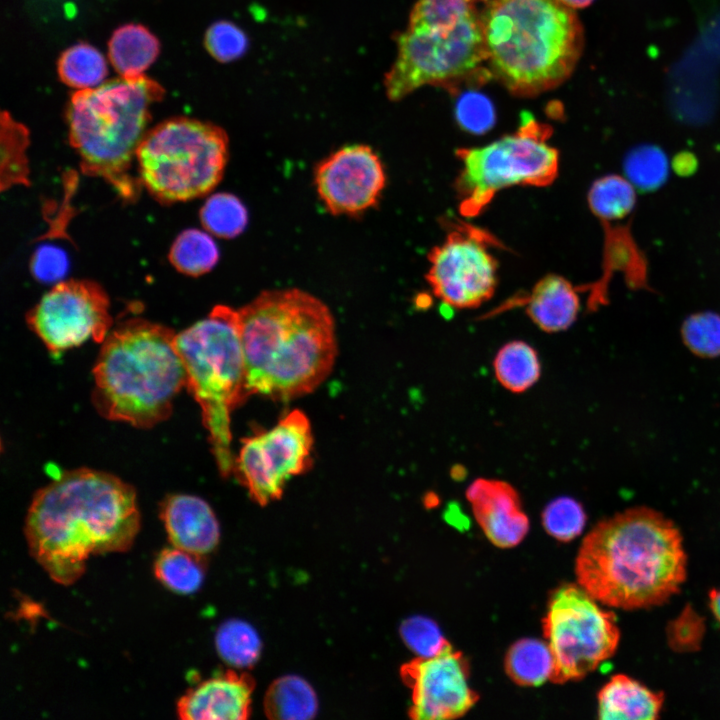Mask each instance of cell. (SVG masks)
<instances>
[{"label":"cell","instance_id":"cell-10","mask_svg":"<svg viewBox=\"0 0 720 720\" xmlns=\"http://www.w3.org/2000/svg\"><path fill=\"white\" fill-rule=\"evenodd\" d=\"M396 42L397 58L384 80L387 96L393 101L424 85L451 89L492 77L484 66L487 51L482 14L453 28H407Z\"/></svg>","mask_w":720,"mask_h":720},{"label":"cell","instance_id":"cell-38","mask_svg":"<svg viewBox=\"0 0 720 720\" xmlns=\"http://www.w3.org/2000/svg\"><path fill=\"white\" fill-rule=\"evenodd\" d=\"M400 634L408 648L419 657L437 654L447 641L437 624L423 616L406 619L400 627Z\"/></svg>","mask_w":720,"mask_h":720},{"label":"cell","instance_id":"cell-11","mask_svg":"<svg viewBox=\"0 0 720 720\" xmlns=\"http://www.w3.org/2000/svg\"><path fill=\"white\" fill-rule=\"evenodd\" d=\"M582 586L565 584L551 594L543 635L553 656L550 681H578L612 657L620 641L615 614Z\"/></svg>","mask_w":720,"mask_h":720},{"label":"cell","instance_id":"cell-2","mask_svg":"<svg viewBox=\"0 0 720 720\" xmlns=\"http://www.w3.org/2000/svg\"><path fill=\"white\" fill-rule=\"evenodd\" d=\"M237 328L249 396L291 400L313 392L333 369L334 318L303 290L263 291L237 309Z\"/></svg>","mask_w":720,"mask_h":720},{"label":"cell","instance_id":"cell-31","mask_svg":"<svg viewBox=\"0 0 720 720\" xmlns=\"http://www.w3.org/2000/svg\"><path fill=\"white\" fill-rule=\"evenodd\" d=\"M219 251L208 233L197 229L182 232L173 243L169 260L179 271L190 276L209 272L217 263Z\"/></svg>","mask_w":720,"mask_h":720},{"label":"cell","instance_id":"cell-43","mask_svg":"<svg viewBox=\"0 0 720 720\" xmlns=\"http://www.w3.org/2000/svg\"><path fill=\"white\" fill-rule=\"evenodd\" d=\"M697 166V158L691 152H679L674 156L671 162V167L679 176L692 175L696 171Z\"/></svg>","mask_w":720,"mask_h":720},{"label":"cell","instance_id":"cell-36","mask_svg":"<svg viewBox=\"0 0 720 720\" xmlns=\"http://www.w3.org/2000/svg\"><path fill=\"white\" fill-rule=\"evenodd\" d=\"M681 332L687 346L697 355L720 354V315L717 313L692 314L683 323Z\"/></svg>","mask_w":720,"mask_h":720},{"label":"cell","instance_id":"cell-29","mask_svg":"<svg viewBox=\"0 0 720 720\" xmlns=\"http://www.w3.org/2000/svg\"><path fill=\"white\" fill-rule=\"evenodd\" d=\"M488 1L418 0L410 13L408 28H453L481 15Z\"/></svg>","mask_w":720,"mask_h":720},{"label":"cell","instance_id":"cell-18","mask_svg":"<svg viewBox=\"0 0 720 720\" xmlns=\"http://www.w3.org/2000/svg\"><path fill=\"white\" fill-rule=\"evenodd\" d=\"M254 681L227 671L188 690L177 702L183 720H243L251 713Z\"/></svg>","mask_w":720,"mask_h":720},{"label":"cell","instance_id":"cell-17","mask_svg":"<svg viewBox=\"0 0 720 720\" xmlns=\"http://www.w3.org/2000/svg\"><path fill=\"white\" fill-rule=\"evenodd\" d=\"M466 497L486 537L495 546L518 545L529 531V519L522 509L519 493L508 482L478 478Z\"/></svg>","mask_w":720,"mask_h":720},{"label":"cell","instance_id":"cell-13","mask_svg":"<svg viewBox=\"0 0 720 720\" xmlns=\"http://www.w3.org/2000/svg\"><path fill=\"white\" fill-rule=\"evenodd\" d=\"M492 243L495 239L480 229L458 225L431 250L426 279L444 304L475 308L492 297L497 285Z\"/></svg>","mask_w":720,"mask_h":720},{"label":"cell","instance_id":"cell-20","mask_svg":"<svg viewBox=\"0 0 720 720\" xmlns=\"http://www.w3.org/2000/svg\"><path fill=\"white\" fill-rule=\"evenodd\" d=\"M604 228L603 275L592 283L588 305L596 309L607 303L608 283L614 272H620L628 287L633 290H650L648 261L638 246L631 231L630 222L626 225L612 226L602 223Z\"/></svg>","mask_w":720,"mask_h":720},{"label":"cell","instance_id":"cell-42","mask_svg":"<svg viewBox=\"0 0 720 720\" xmlns=\"http://www.w3.org/2000/svg\"><path fill=\"white\" fill-rule=\"evenodd\" d=\"M64 256L59 254L55 249H45L38 251L33 262V270L41 279H51L58 277L64 271Z\"/></svg>","mask_w":720,"mask_h":720},{"label":"cell","instance_id":"cell-37","mask_svg":"<svg viewBox=\"0 0 720 720\" xmlns=\"http://www.w3.org/2000/svg\"><path fill=\"white\" fill-rule=\"evenodd\" d=\"M458 124L473 134H483L491 129L496 120L495 109L488 97L469 91L462 94L455 107Z\"/></svg>","mask_w":720,"mask_h":720},{"label":"cell","instance_id":"cell-32","mask_svg":"<svg viewBox=\"0 0 720 720\" xmlns=\"http://www.w3.org/2000/svg\"><path fill=\"white\" fill-rule=\"evenodd\" d=\"M623 167L625 177L642 192L659 189L669 175L666 153L652 144L634 147L626 154Z\"/></svg>","mask_w":720,"mask_h":720},{"label":"cell","instance_id":"cell-5","mask_svg":"<svg viewBox=\"0 0 720 720\" xmlns=\"http://www.w3.org/2000/svg\"><path fill=\"white\" fill-rule=\"evenodd\" d=\"M175 332L144 319H129L105 340L93 368L92 401L106 419L150 428L166 420L186 386Z\"/></svg>","mask_w":720,"mask_h":720},{"label":"cell","instance_id":"cell-19","mask_svg":"<svg viewBox=\"0 0 720 720\" xmlns=\"http://www.w3.org/2000/svg\"><path fill=\"white\" fill-rule=\"evenodd\" d=\"M160 516L174 547L203 556L218 544L220 530L216 516L210 505L197 496L166 497Z\"/></svg>","mask_w":720,"mask_h":720},{"label":"cell","instance_id":"cell-41","mask_svg":"<svg viewBox=\"0 0 720 720\" xmlns=\"http://www.w3.org/2000/svg\"><path fill=\"white\" fill-rule=\"evenodd\" d=\"M2 130L7 134V173L2 176L6 181L2 184L10 186L15 183H24L27 178L26 159L24 150L26 147L27 134L24 127L15 123L9 115L2 118ZM4 135V133H2Z\"/></svg>","mask_w":720,"mask_h":720},{"label":"cell","instance_id":"cell-25","mask_svg":"<svg viewBox=\"0 0 720 720\" xmlns=\"http://www.w3.org/2000/svg\"><path fill=\"white\" fill-rule=\"evenodd\" d=\"M553 656L547 642L524 638L511 645L504 666L510 679L520 686H540L550 680Z\"/></svg>","mask_w":720,"mask_h":720},{"label":"cell","instance_id":"cell-28","mask_svg":"<svg viewBox=\"0 0 720 720\" xmlns=\"http://www.w3.org/2000/svg\"><path fill=\"white\" fill-rule=\"evenodd\" d=\"M156 578L180 594L197 591L204 579L202 556L174 547L162 550L154 563Z\"/></svg>","mask_w":720,"mask_h":720},{"label":"cell","instance_id":"cell-40","mask_svg":"<svg viewBox=\"0 0 720 720\" xmlns=\"http://www.w3.org/2000/svg\"><path fill=\"white\" fill-rule=\"evenodd\" d=\"M205 46L218 61L230 62L244 54L247 48V37L236 25L220 21L211 25L207 30Z\"/></svg>","mask_w":720,"mask_h":720},{"label":"cell","instance_id":"cell-7","mask_svg":"<svg viewBox=\"0 0 720 720\" xmlns=\"http://www.w3.org/2000/svg\"><path fill=\"white\" fill-rule=\"evenodd\" d=\"M186 387L200 406L202 422L222 476L233 472L231 414L248 397L237 328V310L216 305L208 317L176 334Z\"/></svg>","mask_w":720,"mask_h":720},{"label":"cell","instance_id":"cell-1","mask_svg":"<svg viewBox=\"0 0 720 720\" xmlns=\"http://www.w3.org/2000/svg\"><path fill=\"white\" fill-rule=\"evenodd\" d=\"M139 528L134 488L89 468L64 472L38 490L25 520L31 555L63 585L82 575L91 555L129 549Z\"/></svg>","mask_w":720,"mask_h":720},{"label":"cell","instance_id":"cell-4","mask_svg":"<svg viewBox=\"0 0 720 720\" xmlns=\"http://www.w3.org/2000/svg\"><path fill=\"white\" fill-rule=\"evenodd\" d=\"M482 25L488 70L519 97L563 84L584 48L581 21L559 0H489Z\"/></svg>","mask_w":720,"mask_h":720},{"label":"cell","instance_id":"cell-16","mask_svg":"<svg viewBox=\"0 0 720 720\" xmlns=\"http://www.w3.org/2000/svg\"><path fill=\"white\" fill-rule=\"evenodd\" d=\"M314 183L331 214L356 216L377 205L386 185V173L371 147L355 144L342 147L319 162Z\"/></svg>","mask_w":720,"mask_h":720},{"label":"cell","instance_id":"cell-27","mask_svg":"<svg viewBox=\"0 0 720 720\" xmlns=\"http://www.w3.org/2000/svg\"><path fill=\"white\" fill-rule=\"evenodd\" d=\"M587 201L593 215L601 223H613L624 219L634 210L636 188L625 176L605 175L593 182Z\"/></svg>","mask_w":720,"mask_h":720},{"label":"cell","instance_id":"cell-21","mask_svg":"<svg viewBox=\"0 0 720 720\" xmlns=\"http://www.w3.org/2000/svg\"><path fill=\"white\" fill-rule=\"evenodd\" d=\"M526 304L529 318L541 330L554 333L567 329L576 320L580 299L577 288L562 276L550 274L536 283L516 303Z\"/></svg>","mask_w":720,"mask_h":720},{"label":"cell","instance_id":"cell-24","mask_svg":"<svg viewBox=\"0 0 720 720\" xmlns=\"http://www.w3.org/2000/svg\"><path fill=\"white\" fill-rule=\"evenodd\" d=\"M317 708L314 690L304 679L295 675L275 680L264 698V710L271 719H310L315 716Z\"/></svg>","mask_w":720,"mask_h":720},{"label":"cell","instance_id":"cell-44","mask_svg":"<svg viewBox=\"0 0 720 720\" xmlns=\"http://www.w3.org/2000/svg\"><path fill=\"white\" fill-rule=\"evenodd\" d=\"M709 607L715 618L720 622V589H712L709 592Z\"/></svg>","mask_w":720,"mask_h":720},{"label":"cell","instance_id":"cell-35","mask_svg":"<svg viewBox=\"0 0 720 720\" xmlns=\"http://www.w3.org/2000/svg\"><path fill=\"white\" fill-rule=\"evenodd\" d=\"M542 524L546 532L562 542L579 536L586 524L582 505L567 496L552 500L542 512Z\"/></svg>","mask_w":720,"mask_h":720},{"label":"cell","instance_id":"cell-39","mask_svg":"<svg viewBox=\"0 0 720 720\" xmlns=\"http://www.w3.org/2000/svg\"><path fill=\"white\" fill-rule=\"evenodd\" d=\"M704 633L703 617L689 605L666 627V637L670 648L681 653L698 650L701 647Z\"/></svg>","mask_w":720,"mask_h":720},{"label":"cell","instance_id":"cell-15","mask_svg":"<svg viewBox=\"0 0 720 720\" xmlns=\"http://www.w3.org/2000/svg\"><path fill=\"white\" fill-rule=\"evenodd\" d=\"M401 678L411 688L409 716L417 720H447L466 714L478 701L468 684L465 656L446 641L430 657H417L401 667Z\"/></svg>","mask_w":720,"mask_h":720},{"label":"cell","instance_id":"cell-23","mask_svg":"<svg viewBox=\"0 0 720 720\" xmlns=\"http://www.w3.org/2000/svg\"><path fill=\"white\" fill-rule=\"evenodd\" d=\"M158 39L137 24L118 28L109 41V59L122 77H137L155 61L159 54Z\"/></svg>","mask_w":720,"mask_h":720},{"label":"cell","instance_id":"cell-14","mask_svg":"<svg viewBox=\"0 0 720 720\" xmlns=\"http://www.w3.org/2000/svg\"><path fill=\"white\" fill-rule=\"evenodd\" d=\"M110 302L104 289L90 280L57 283L27 314L31 330L53 353L93 340L102 343L110 333Z\"/></svg>","mask_w":720,"mask_h":720},{"label":"cell","instance_id":"cell-22","mask_svg":"<svg viewBox=\"0 0 720 720\" xmlns=\"http://www.w3.org/2000/svg\"><path fill=\"white\" fill-rule=\"evenodd\" d=\"M597 701L599 719L654 720L662 710L664 694L628 675L616 674L599 690Z\"/></svg>","mask_w":720,"mask_h":720},{"label":"cell","instance_id":"cell-9","mask_svg":"<svg viewBox=\"0 0 720 720\" xmlns=\"http://www.w3.org/2000/svg\"><path fill=\"white\" fill-rule=\"evenodd\" d=\"M551 134L550 126L525 112L516 132L483 147L457 150L460 213L478 215L498 191L509 186L551 184L559 167L558 151L548 143Z\"/></svg>","mask_w":720,"mask_h":720},{"label":"cell","instance_id":"cell-26","mask_svg":"<svg viewBox=\"0 0 720 720\" xmlns=\"http://www.w3.org/2000/svg\"><path fill=\"white\" fill-rule=\"evenodd\" d=\"M495 376L507 390L521 393L539 379L541 364L536 350L520 340L503 345L493 361Z\"/></svg>","mask_w":720,"mask_h":720},{"label":"cell","instance_id":"cell-30","mask_svg":"<svg viewBox=\"0 0 720 720\" xmlns=\"http://www.w3.org/2000/svg\"><path fill=\"white\" fill-rule=\"evenodd\" d=\"M58 74L70 87L78 90L95 88L102 84L107 75V64L96 48L79 43L62 53L58 61Z\"/></svg>","mask_w":720,"mask_h":720},{"label":"cell","instance_id":"cell-34","mask_svg":"<svg viewBox=\"0 0 720 720\" xmlns=\"http://www.w3.org/2000/svg\"><path fill=\"white\" fill-rule=\"evenodd\" d=\"M200 220L206 231L230 239L243 232L248 223V212L236 196L217 193L202 206Z\"/></svg>","mask_w":720,"mask_h":720},{"label":"cell","instance_id":"cell-12","mask_svg":"<svg viewBox=\"0 0 720 720\" xmlns=\"http://www.w3.org/2000/svg\"><path fill=\"white\" fill-rule=\"evenodd\" d=\"M313 433L308 417L295 409L272 428L242 440L233 472L259 505L279 499L286 482L312 465Z\"/></svg>","mask_w":720,"mask_h":720},{"label":"cell","instance_id":"cell-3","mask_svg":"<svg viewBox=\"0 0 720 720\" xmlns=\"http://www.w3.org/2000/svg\"><path fill=\"white\" fill-rule=\"evenodd\" d=\"M577 581L594 599L624 610L659 606L680 591L687 555L678 527L648 507L599 521L579 548Z\"/></svg>","mask_w":720,"mask_h":720},{"label":"cell","instance_id":"cell-6","mask_svg":"<svg viewBox=\"0 0 720 720\" xmlns=\"http://www.w3.org/2000/svg\"><path fill=\"white\" fill-rule=\"evenodd\" d=\"M163 88L144 74L76 91L68 108L69 139L85 174L110 183L123 197L135 184L128 171L146 134L151 105Z\"/></svg>","mask_w":720,"mask_h":720},{"label":"cell","instance_id":"cell-45","mask_svg":"<svg viewBox=\"0 0 720 720\" xmlns=\"http://www.w3.org/2000/svg\"><path fill=\"white\" fill-rule=\"evenodd\" d=\"M562 4L572 9L588 7L594 0H559Z\"/></svg>","mask_w":720,"mask_h":720},{"label":"cell","instance_id":"cell-33","mask_svg":"<svg viewBox=\"0 0 720 720\" xmlns=\"http://www.w3.org/2000/svg\"><path fill=\"white\" fill-rule=\"evenodd\" d=\"M216 648L223 660L235 667L252 666L259 658L261 641L256 630L242 620H229L217 630Z\"/></svg>","mask_w":720,"mask_h":720},{"label":"cell","instance_id":"cell-8","mask_svg":"<svg viewBox=\"0 0 720 720\" xmlns=\"http://www.w3.org/2000/svg\"><path fill=\"white\" fill-rule=\"evenodd\" d=\"M136 159L142 184L155 198L187 201L206 195L221 181L228 137L212 123L176 117L146 132Z\"/></svg>","mask_w":720,"mask_h":720}]
</instances>
